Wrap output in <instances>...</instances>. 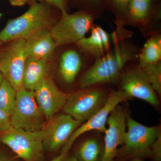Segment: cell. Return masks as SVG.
Instances as JSON below:
<instances>
[{"label": "cell", "mask_w": 161, "mask_h": 161, "mask_svg": "<svg viewBox=\"0 0 161 161\" xmlns=\"http://www.w3.org/2000/svg\"><path fill=\"white\" fill-rule=\"evenodd\" d=\"M112 34V49L82 74L80 88L113 83L119 79L128 64L137 61L140 49L130 40L131 32L124 27L116 28Z\"/></svg>", "instance_id": "obj_1"}, {"label": "cell", "mask_w": 161, "mask_h": 161, "mask_svg": "<svg viewBox=\"0 0 161 161\" xmlns=\"http://www.w3.org/2000/svg\"><path fill=\"white\" fill-rule=\"evenodd\" d=\"M56 22L47 4L34 3L25 13L8 21L0 31V42L8 43L17 39L26 40L40 30L50 28Z\"/></svg>", "instance_id": "obj_2"}, {"label": "cell", "mask_w": 161, "mask_h": 161, "mask_svg": "<svg viewBox=\"0 0 161 161\" xmlns=\"http://www.w3.org/2000/svg\"><path fill=\"white\" fill-rule=\"evenodd\" d=\"M95 19L92 15L83 10L73 14L61 13L59 19L50 29L56 46L75 44L90 31Z\"/></svg>", "instance_id": "obj_3"}, {"label": "cell", "mask_w": 161, "mask_h": 161, "mask_svg": "<svg viewBox=\"0 0 161 161\" xmlns=\"http://www.w3.org/2000/svg\"><path fill=\"white\" fill-rule=\"evenodd\" d=\"M80 88L69 94L63 110L76 120H87L103 107L108 94L100 86Z\"/></svg>", "instance_id": "obj_4"}, {"label": "cell", "mask_w": 161, "mask_h": 161, "mask_svg": "<svg viewBox=\"0 0 161 161\" xmlns=\"http://www.w3.org/2000/svg\"><path fill=\"white\" fill-rule=\"evenodd\" d=\"M0 143L9 148L24 161H43L44 150L41 131H27L12 128L0 133Z\"/></svg>", "instance_id": "obj_5"}, {"label": "cell", "mask_w": 161, "mask_h": 161, "mask_svg": "<svg viewBox=\"0 0 161 161\" xmlns=\"http://www.w3.org/2000/svg\"><path fill=\"white\" fill-rule=\"evenodd\" d=\"M160 133L158 126H147L127 115L125 141L117 155L125 158L152 156L151 147Z\"/></svg>", "instance_id": "obj_6"}, {"label": "cell", "mask_w": 161, "mask_h": 161, "mask_svg": "<svg viewBox=\"0 0 161 161\" xmlns=\"http://www.w3.org/2000/svg\"><path fill=\"white\" fill-rule=\"evenodd\" d=\"M10 117L12 128L32 132L41 131L47 121L36 102L34 91L23 87L17 91Z\"/></svg>", "instance_id": "obj_7"}, {"label": "cell", "mask_w": 161, "mask_h": 161, "mask_svg": "<svg viewBox=\"0 0 161 161\" xmlns=\"http://www.w3.org/2000/svg\"><path fill=\"white\" fill-rule=\"evenodd\" d=\"M27 59L25 40L8 42L0 51V72L16 91L23 88L24 67Z\"/></svg>", "instance_id": "obj_8"}, {"label": "cell", "mask_w": 161, "mask_h": 161, "mask_svg": "<svg viewBox=\"0 0 161 161\" xmlns=\"http://www.w3.org/2000/svg\"><path fill=\"white\" fill-rule=\"evenodd\" d=\"M120 89L130 98H138L153 106L159 105L157 95L137 61L127 64L121 75Z\"/></svg>", "instance_id": "obj_9"}, {"label": "cell", "mask_w": 161, "mask_h": 161, "mask_svg": "<svg viewBox=\"0 0 161 161\" xmlns=\"http://www.w3.org/2000/svg\"><path fill=\"white\" fill-rule=\"evenodd\" d=\"M81 123L67 114H57L47 120L41 130L45 152H56L63 147Z\"/></svg>", "instance_id": "obj_10"}, {"label": "cell", "mask_w": 161, "mask_h": 161, "mask_svg": "<svg viewBox=\"0 0 161 161\" xmlns=\"http://www.w3.org/2000/svg\"><path fill=\"white\" fill-rule=\"evenodd\" d=\"M122 91H112L109 93L106 102L99 111L81 125L71 136L62 147V150L69 152L75 141L80 136L89 131L97 130L104 133L107 130L106 125L110 114L119 103L130 99Z\"/></svg>", "instance_id": "obj_11"}, {"label": "cell", "mask_w": 161, "mask_h": 161, "mask_svg": "<svg viewBox=\"0 0 161 161\" xmlns=\"http://www.w3.org/2000/svg\"><path fill=\"white\" fill-rule=\"evenodd\" d=\"M127 114L117 106L110 114L108 127L105 132L103 152L101 161H114L118 154V147L123 145L126 131Z\"/></svg>", "instance_id": "obj_12"}, {"label": "cell", "mask_w": 161, "mask_h": 161, "mask_svg": "<svg viewBox=\"0 0 161 161\" xmlns=\"http://www.w3.org/2000/svg\"><path fill=\"white\" fill-rule=\"evenodd\" d=\"M34 92L38 107L47 120L63 109L69 95L61 91L48 77L38 85Z\"/></svg>", "instance_id": "obj_13"}, {"label": "cell", "mask_w": 161, "mask_h": 161, "mask_svg": "<svg viewBox=\"0 0 161 161\" xmlns=\"http://www.w3.org/2000/svg\"><path fill=\"white\" fill-rule=\"evenodd\" d=\"M95 60L80 50L69 48L60 55L59 62V74L61 80L68 85L75 82L86 65H92Z\"/></svg>", "instance_id": "obj_14"}, {"label": "cell", "mask_w": 161, "mask_h": 161, "mask_svg": "<svg viewBox=\"0 0 161 161\" xmlns=\"http://www.w3.org/2000/svg\"><path fill=\"white\" fill-rule=\"evenodd\" d=\"M88 36L84 37L75 44L85 54L96 60L108 53L113 44L112 34L101 26L94 24Z\"/></svg>", "instance_id": "obj_15"}, {"label": "cell", "mask_w": 161, "mask_h": 161, "mask_svg": "<svg viewBox=\"0 0 161 161\" xmlns=\"http://www.w3.org/2000/svg\"><path fill=\"white\" fill-rule=\"evenodd\" d=\"M49 28L40 30L25 40L27 58H36L48 61L51 59L57 46Z\"/></svg>", "instance_id": "obj_16"}, {"label": "cell", "mask_w": 161, "mask_h": 161, "mask_svg": "<svg viewBox=\"0 0 161 161\" xmlns=\"http://www.w3.org/2000/svg\"><path fill=\"white\" fill-rule=\"evenodd\" d=\"M49 71L48 61L36 58H27L23 72V87L34 91L38 85L48 77Z\"/></svg>", "instance_id": "obj_17"}, {"label": "cell", "mask_w": 161, "mask_h": 161, "mask_svg": "<svg viewBox=\"0 0 161 161\" xmlns=\"http://www.w3.org/2000/svg\"><path fill=\"white\" fill-rule=\"evenodd\" d=\"M161 61V34L159 31L149 36L143 47L140 49L137 63L140 66Z\"/></svg>", "instance_id": "obj_18"}, {"label": "cell", "mask_w": 161, "mask_h": 161, "mask_svg": "<svg viewBox=\"0 0 161 161\" xmlns=\"http://www.w3.org/2000/svg\"><path fill=\"white\" fill-rule=\"evenodd\" d=\"M103 152L98 141L95 138H89L78 146L75 156L79 161H101Z\"/></svg>", "instance_id": "obj_19"}, {"label": "cell", "mask_w": 161, "mask_h": 161, "mask_svg": "<svg viewBox=\"0 0 161 161\" xmlns=\"http://www.w3.org/2000/svg\"><path fill=\"white\" fill-rule=\"evenodd\" d=\"M130 0H104L105 8L115 17L116 28L125 27L126 24L127 11Z\"/></svg>", "instance_id": "obj_20"}, {"label": "cell", "mask_w": 161, "mask_h": 161, "mask_svg": "<svg viewBox=\"0 0 161 161\" xmlns=\"http://www.w3.org/2000/svg\"><path fill=\"white\" fill-rule=\"evenodd\" d=\"M17 91L4 78L0 85V108L10 116L16 99Z\"/></svg>", "instance_id": "obj_21"}, {"label": "cell", "mask_w": 161, "mask_h": 161, "mask_svg": "<svg viewBox=\"0 0 161 161\" xmlns=\"http://www.w3.org/2000/svg\"><path fill=\"white\" fill-rule=\"evenodd\" d=\"M157 95L161 94V61L140 66Z\"/></svg>", "instance_id": "obj_22"}, {"label": "cell", "mask_w": 161, "mask_h": 161, "mask_svg": "<svg viewBox=\"0 0 161 161\" xmlns=\"http://www.w3.org/2000/svg\"><path fill=\"white\" fill-rule=\"evenodd\" d=\"M80 10L90 14L95 19L101 18L105 10L104 0H73Z\"/></svg>", "instance_id": "obj_23"}, {"label": "cell", "mask_w": 161, "mask_h": 161, "mask_svg": "<svg viewBox=\"0 0 161 161\" xmlns=\"http://www.w3.org/2000/svg\"><path fill=\"white\" fill-rule=\"evenodd\" d=\"M11 128L10 116L0 108V133L6 132Z\"/></svg>", "instance_id": "obj_24"}, {"label": "cell", "mask_w": 161, "mask_h": 161, "mask_svg": "<svg viewBox=\"0 0 161 161\" xmlns=\"http://www.w3.org/2000/svg\"><path fill=\"white\" fill-rule=\"evenodd\" d=\"M152 155L155 161L161 160V132L158 136L157 137L151 147Z\"/></svg>", "instance_id": "obj_25"}, {"label": "cell", "mask_w": 161, "mask_h": 161, "mask_svg": "<svg viewBox=\"0 0 161 161\" xmlns=\"http://www.w3.org/2000/svg\"><path fill=\"white\" fill-rule=\"evenodd\" d=\"M54 6L60 12H68L67 10V0H40Z\"/></svg>", "instance_id": "obj_26"}, {"label": "cell", "mask_w": 161, "mask_h": 161, "mask_svg": "<svg viewBox=\"0 0 161 161\" xmlns=\"http://www.w3.org/2000/svg\"><path fill=\"white\" fill-rule=\"evenodd\" d=\"M0 161H14L11 156L1 146H0Z\"/></svg>", "instance_id": "obj_27"}, {"label": "cell", "mask_w": 161, "mask_h": 161, "mask_svg": "<svg viewBox=\"0 0 161 161\" xmlns=\"http://www.w3.org/2000/svg\"><path fill=\"white\" fill-rule=\"evenodd\" d=\"M68 153V151L61 150V152L59 155L50 161H64L67 156Z\"/></svg>", "instance_id": "obj_28"}, {"label": "cell", "mask_w": 161, "mask_h": 161, "mask_svg": "<svg viewBox=\"0 0 161 161\" xmlns=\"http://www.w3.org/2000/svg\"><path fill=\"white\" fill-rule=\"evenodd\" d=\"M28 0H10V3L14 6H22Z\"/></svg>", "instance_id": "obj_29"}, {"label": "cell", "mask_w": 161, "mask_h": 161, "mask_svg": "<svg viewBox=\"0 0 161 161\" xmlns=\"http://www.w3.org/2000/svg\"><path fill=\"white\" fill-rule=\"evenodd\" d=\"M64 161H79L77 159V158L75 156H71L66 157V158Z\"/></svg>", "instance_id": "obj_30"}, {"label": "cell", "mask_w": 161, "mask_h": 161, "mask_svg": "<svg viewBox=\"0 0 161 161\" xmlns=\"http://www.w3.org/2000/svg\"><path fill=\"white\" fill-rule=\"evenodd\" d=\"M4 76L2 74L1 72H0V85H1V83L3 82V79H4Z\"/></svg>", "instance_id": "obj_31"}, {"label": "cell", "mask_w": 161, "mask_h": 161, "mask_svg": "<svg viewBox=\"0 0 161 161\" xmlns=\"http://www.w3.org/2000/svg\"><path fill=\"white\" fill-rule=\"evenodd\" d=\"M153 2L154 3H161V0H152Z\"/></svg>", "instance_id": "obj_32"}, {"label": "cell", "mask_w": 161, "mask_h": 161, "mask_svg": "<svg viewBox=\"0 0 161 161\" xmlns=\"http://www.w3.org/2000/svg\"><path fill=\"white\" fill-rule=\"evenodd\" d=\"M129 161H142L140 159H133L132 160Z\"/></svg>", "instance_id": "obj_33"}, {"label": "cell", "mask_w": 161, "mask_h": 161, "mask_svg": "<svg viewBox=\"0 0 161 161\" xmlns=\"http://www.w3.org/2000/svg\"><path fill=\"white\" fill-rule=\"evenodd\" d=\"M2 42H0V51H1V45H2Z\"/></svg>", "instance_id": "obj_34"}, {"label": "cell", "mask_w": 161, "mask_h": 161, "mask_svg": "<svg viewBox=\"0 0 161 161\" xmlns=\"http://www.w3.org/2000/svg\"><path fill=\"white\" fill-rule=\"evenodd\" d=\"M2 15H3V14H2V13H0V18L2 17Z\"/></svg>", "instance_id": "obj_35"}]
</instances>
